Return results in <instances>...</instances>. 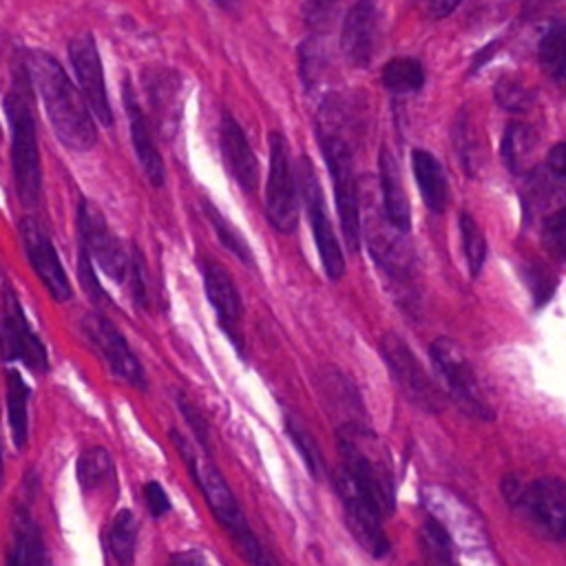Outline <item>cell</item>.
<instances>
[{"instance_id": "48", "label": "cell", "mask_w": 566, "mask_h": 566, "mask_svg": "<svg viewBox=\"0 0 566 566\" xmlns=\"http://www.w3.org/2000/svg\"><path fill=\"white\" fill-rule=\"evenodd\" d=\"M546 161H548L551 172H555L557 177H564V179H566V142L555 144V146L548 150Z\"/></svg>"}, {"instance_id": "38", "label": "cell", "mask_w": 566, "mask_h": 566, "mask_svg": "<svg viewBox=\"0 0 566 566\" xmlns=\"http://www.w3.org/2000/svg\"><path fill=\"white\" fill-rule=\"evenodd\" d=\"M495 102L511 113L526 111L533 104V93L515 77H500L493 86Z\"/></svg>"}, {"instance_id": "32", "label": "cell", "mask_w": 566, "mask_h": 566, "mask_svg": "<svg viewBox=\"0 0 566 566\" xmlns=\"http://www.w3.org/2000/svg\"><path fill=\"white\" fill-rule=\"evenodd\" d=\"M539 66L562 88H566V22L551 27L539 40L537 49Z\"/></svg>"}, {"instance_id": "3", "label": "cell", "mask_w": 566, "mask_h": 566, "mask_svg": "<svg viewBox=\"0 0 566 566\" xmlns=\"http://www.w3.org/2000/svg\"><path fill=\"white\" fill-rule=\"evenodd\" d=\"M29 82L31 80L22 69L13 73L11 88L7 91L4 97V111L11 130V166L15 190L22 206L35 208L42 199V170Z\"/></svg>"}, {"instance_id": "23", "label": "cell", "mask_w": 566, "mask_h": 566, "mask_svg": "<svg viewBox=\"0 0 566 566\" xmlns=\"http://www.w3.org/2000/svg\"><path fill=\"white\" fill-rule=\"evenodd\" d=\"M219 148L223 164L232 179L245 190L252 192L259 181V164L256 157L245 139L243 128L237 124V119L228 113L221 115L219 122Z\"/></svg>"}, {"instance_id": "26", "label": "cell", "mask_w": 566, "mask_h": 566, "mask_svg": "<svg viewBox=\"0 0 566 566\" xmlns=\"http://www.w3.org/2000/svg\"><path fill=\"white\" fill-rule=\"evenodd\" d=\"M411 168H413V177L424 206L431 212L442 214L449 203V181L442 164L429 150L416 148L411 153Z\"/></svg>"}, {"instance_id": "49", "label": "cell", "mask_w": 566, "mask_h": 566, "mask_svg": "<svg viewBox=\"0 0 566 566\" xmlns=\"http://www.w3.org/2000/svg\"><path fill=\"white\" fill-rule=\"evenodd\" d=\"M168 566H210V562L199 551H184V553H175Z\"/></svg>"}, {"instance_id": "18", "label": "cell", "mask_w": 566, "mask_h": 566, "mask_svg": "<svg viewBox=\"0 0 566 566\" xmlns=\"http://www.w3.org/2000/svg\"><path fill=\"white\" fill-rule=\"evenodd\" d=\"M82 332L99 349V354L104 356V360L108 363V367L115 376H119L122 380H126L133 387L146 389V374H144L137 356L133 354L126 338L119 334V329L108 318H104L102 314H88L82 321Z\"/></svg>"}, {"instance_id": "5", "label": "cell", "mask_w": 566, "mask_h": 566, "mask_svg": "<svg viewBox=\"0 0 566 566\" xmlns=\"http://www.w3.org/2000/svg\"><path fill=\"white\" fill-rule=\"evenodd\" d=\"M506 504L526 517L548 539H566V482L553 475L522 482L506 475L502 482Z\"/></svg>"}, {"instance_id": "6", "label": "cell", "mask_w": 566, "mask_h": 566, "mask_svg": "<svg viewBox=\"0 0 566 566\" xmlns=\"http://www.w3.org/2000/svg\"><path fill=\"white\" fill-rule=\"evenodd\" d=\"M316 139L332 177L336 212H338L340 230L345 237V245L349 248V252H358L363 232H360V208H358L352 142L325 130H316Z\"/></svg>"}, {"instance_id": "8", "label": "cell", "mask_w": 566, "mask_h": 566, "mask_svg": "<svg viewBox=\"0 0 566 566\" xmlns=\"http://www.w3.org/2000/svg\"><path fill=\"white\" fill-rule=\"evenodd\" d=\"M429 356H431L436 371L444 380L447 391L469 416H473L478 420L495 418L493 409L489 407V402L480 389V382L473 374L471 363L467 360L464 352L460 349V345L455 340H451L447 336L436 338L429 345Z\"/></svg>"}, {"instance_id": "53", "label": "cell", "mask_w": 566, "mask_h": 566, "mask_svg": "<svg viewBox=\"0 0 566 566\" xmlns=\"http://www.w3.org/2000/svg\"><path fill=\"white\" fill-rule=\"evenodd\" d=\"M0 287H2V290H4V287H9V285H7V281H4V274H2V270H0Z\"/></svg>"}, {"instance_id": "21", "label": "cell", "mask_w": 566, "mask_h": 566, "mask_svg": "<svg viewBox=\"0 0 566 566\" xmlns=\"http://www.w3.org/2000/svg\"><path fill=\"white\" fill-rule=\"evenodd\" d=\"M144 91L148 95L150 113L159 130L166 137H172L181 119V77L170 69H146L144 71Z\"/></svg>"}, {"instance_id": "36", "label": "cell", "mask_w": 566, "mask_h": 566, "mask_svg": "<svg viewBox=\"0 0 566 566\" xmlns=\"http://www.w3.org/2000/svg\"><path fill=\"white\" fill-rule=\"evenodd\" d=\"M458 230H460V241H462V252H464V259H467L469 274L475 279V276H480L484 259H486L484 234H482L478 221L469 212H460Z\"/></svg>"}, {"instance_id": "33", "label": "cell", "mask_w": 566, "mask_h": 566, "mask_svg": "<svg viewBox=\"0 0 566 566\" xmlns=\"http://www.w3.org/2000/svg\"><path fill=\"white\" fill-rule=\"evenodd\" d=\"M382 86L394 95H409L424 86V69L413 57H394L382 66Z\"/></svg>"}, {"instance_id": "29", "label": "cell", "mask_w": 566, "mask_h": 566, "mask_svg": "<svg viewBox=\"0 0 566 566\" xmlns=\"http://www.w3.org/2000/svg\"><path fill=\"white\" fill-rule=\"evenodd\" d=\"M115 478V462L104 447H86L77 458V482L82 491H97Z\"/></svg>"}, {"instance_id": "34", "label": "cell", "mask_w": 566, "mask_h": 566, "mask_svg": "<svg viewBox=\"0 0 566 566\" xmlns=\"http://www.w3.org/2000/svg\"><path fill=\"white\" fill-rule=\"evenodd\" d=\"M108 546L119 566H133L135 546H137V520L128 509H122L115 515L111 524Z\"/></svg>"}, {"instance_id": "28", "label": "cell", "mask_w": 566, "mask_h": 566, "mask_svg": "<svg viewBox=\"0 0 566 566\" xmlns=\"http://www.w3.org/2000/svg\"><path fill=\"white\" fill-rule=\"evenodd\" d=\"M537 148L535 130L524 122H511L502 135V159L511 172H522L528 168L531 155Z\"/></svg>"}, {"instance_id": "2", "label": "cell", "mask_w": 566, "mask_h": 566, "mask_svg": "<svg viewBox=\"0 0 566 566\" xmlns=\"http://www.w3.org/2000/svg\"><path fill=\"white\" fill-rule=\"evenodd\" d=\"M170 438H172L177 451L181 453L184 464L190 469L195 482L199 484V489H201V493H203L212 515L217 517V522L228 531L230 539L234 542L237 553L250 566H279L268 555V551L261 546L256 535L250 531V526H248V522L243 517V511H241L232 489L228 486L226 478L219 473V469L212 462L201 460L177 431H170Z\"/></svg>"}, {"instance_id": "27", "label": "cell", "mask_w": 566, "mask_h": 566, "mask_svg": "<svg viewBox=\"0 0 566 566\" xmlns=\"http://www.w3.org/2000/svg\"><path fill=\"white\" fill-rule=\"evenodd\" d=\"M29 387L18 371H7V418L13 444L24 449L29 438Z\"/></svg>"}, {"instance_id": "52", "label": "cell", "mask_w": 566, "mask_h": 566, "mask_svg": "<svg viewBox=\"0 0 566 566\" xmlns=\"http://www.w3.org/2000/svg\"><path fill=\"white\" fill-rule=\"evenodd\" d=\"M2 475H4V462H2V442H0V486H2Z\"/></svg>"}, {"instance_id": "46", "label": "cell", "mask_w": 566, "mask_h": 566, "mask_svg": "<svg viewBox=\"0 0 566 566\" xmlns=\"http://www.w3.org/2000/svg\"><path fill=\"white\" fill-rule=\"evenodd\" d=\"M144 497H146V506L155 517H161L168 509H170V500L166 495V491L161 489L159 482H146L144 486Z\"/></svg>"}, {"instance_id": "20", "label": "cell", "mask_w": 566, "mask_h": 566, "mask_svg": "<svg viewBox=\"0 0 566 566\" xmlns=\"http://www.w3.org/2000/svg\"><path fill=\"white\" fill-rule=\"evenodd\" d=\"M199 268H201L208 301L217 312V321H219L221 329L228 334V338L234 343V347L239 352H243V336H241L243 303H241L239 290L234 287L230 274L214 261L203 259Z\"/></svg>"}, {"instance_id": "4", "label": "cell", "mask_w": 566, "mask_h": 566, "mask_svg": "<svg viewBox=\"0 0 566 566\" xmlns=\"http://www.w3.org/2000/svg\"><path fill=\"white\" fill-rule=\"evenodd\" d=\"M338 451L343 458V469L369 495L382 517L391 515L396 506L394 475L387 453L376 444L367 427L338 429Z\"/></svg>"}, {"instance_id": "43", "label": "cell", "mask_w": 566, "mask_h": 566, "mask_svg": "<svg viewBox=\"0 0 566 566\" xmlns=\"http://www.w3.org/2000/svg\"><path fill=\"white\" fill-rule=\"evenodd\" d=\"M323 69V53L318 49V44L314 40H307L303 44L301 51V73H303V82L307 86H312L318 77V71Z\"/></svg>"}, {"instance_id": "39", "label": "cell", "mask_w": 566, "mask_h": 566, "mask_svg": "<svg viewBox=\"0 0 566 566\" xmlns=\"http://www.w3.org/2000/svg\"><path fill=\"white\" fill-rule=\"evenodd\" d=\"M539 232H542L544 248L553 256L566 259V206L544 217L539 221Z\"/></svg>"}, {"instance_id": "35", "label": "cell", "mask_w": 566, "mask_h": 566, "mask_svg": "<svg viewBox=\"0 0 566 566\" xmlns=\"http://www.w3.org/2000/svg\"><path fill=\"white\" fill-rule=\"evenodd\" d=\"M203 212H206V217L210 219V226H212V230L217 232L219 243H221L228 252H232L241 263H245L248 268H254L252 250H250L248 241L239 234V230L232 228L230 221H228L210 201H203Z\"/></svg>"}, {"instance_id": "10", "label": "cell", "mask_w": 566, "mask_h": 566, "mask_svg": "<svg viewBox=\"0 0 566 566\" xmlns=\"http://www.w3.org/2000/svg\"><path fill=\"white\" fill-rule=\"evenodd\" d=\"M380 354L382 360L402 391V396L418 409L427 413H436L442 409V396L411 347L396 334H385L380 338Z\"/></svg>"}, {"instance_id": "15", "label": "cell", "mask_w": 566, "mask_h": 566, "mask_svg": "<svg viewBox=\"0 0 566 566\" xmlns=\"http://www.w3.org/2000/svg\"><path fill=\"white\" fill-rule=\"evenodd\" d=\"M2 321H0V345L9 360H22L33 371H44L49 367L46 349L38 334L31 329L22 305L11 287L2 292Z\"/></svg>"}, {"instance_id": "25", "label": "cell", "mask_w": 566, "mask_h": 566, "mask_svg": "<svg viewBox=\"0 0 566 566\" xmlns=\"http://www.w3.org/2000/svg\"><path fill=\"white\" fill-rule=\"evenodd\" d=\"M378 177H380V195H382V212L385 217L402 232H409L411 226V208L407 192L402 188V175L396 157L382 148L378 155Z\"/></svg>"}, {"instance_id": "17", "label": "cell", "mask_w": 566, "mask_h": 566, "mask_svg": "<svg viewBox=\"0 0 566 566\" xmlns=\"http://www.w3.org/2000/svg\"><path fill=\"white\" fill-rule=\"evenodd\" d=\"M69 60L75 71V77L80 82L82 95L97 117L99 124L111 126L113 124V108L108 102L106 93V82H104V71H102V60L97 53V44L91 33H82L71 40L69 44Z\"/></svg>"}, {"instance_id": "16", "label": "cell", "mask_w": 566, "mask_h": 566, "mask_svg": "<svg viewBox=\"0 0 566 566\" xmlns=\"http://www.w3.org/2000/svg\"><path fill=\"white\" fill-rule=\"evenodd\" d=\"M382 38V7L378 0H356L340 31V51L352 66H369Z\"/></svg>"}, {"instance_id": "13", "label": "cell", "mask_w": 566, "mask_h": 566, "mask_svg": "<svg viewBox=\"0 0 566 566\" xmlns=\"http://www.w3.org/2000/svg\"><path fill=\"white\" fill-rule=\"evenodd\" d=\"M360 232L367 241L369 254L376 265L394 279H407L413 274L416 268V252L407 232L398 230L385 212L367 210L365 221H360Z\"/></svg>"}, {"instance_id": "45", "label": "cell", "mask_w": 566, "mask_h": 566, "mask_svg": "<svg viewBox=\"0 0 566 566\" xmlns=\"http://www.w3.org/2000/svg\"><path fill=\"white\" fill-rule=\"evenodd\" d=\"M462 0H411L413 9L427 20H442L451 15Z\"/></svg>"}, {"instance_id": "30", "label": "cell", "mask_w": 566, "mask_h": 566, "mask_svg": "<svg viewBox=\"0 0 566 566\" xmlns=\"http://www.w3.org/2000/svg\"><path fill=\"white\" fill-rule=\"evenodd\" d=\"M566 206V190H562L553 179L548 177H533L526 184L524 192V210L531 219H544L551 212Z\"/></svg>"}, {"instance_id": "19", "label": "cell", "mask_w": 566, "mask_h": 566, "mask_svg": "<svg viewBox=\"0 0 566 566\" xmlns=\"http://www.w3.org/2000/svg\"><path fill=\"white\" fill-rule=\"evenodd\" d=\"M20 239L27 252V259L49 294L55 301H69L71 298V283L66 279V272L60 263V256L51 243V239L44 234V230L33 219L20 221Z\"/></svg>"}, {"instance_id": "42", "label": "cell", "mask_w": 566, "mask_h": 566, "mask_svg": "<svg viewBox=\"0 0 566 566\" xmlns=\"http://www.w3.org/2000/svg\"><path fill=\"white\" fill-rule=\"evenodd\" d=\"M77 274H80V281L86 290V294L99 303V301H106V294L97 281V274H95V265H93V259L91 254L80 245V261H77Z\"/></svg>"}, {"instance_id": "14", "label": "cell", "mask_w": 566, "mask_h": 566, "mask_svg": "<svg viewBox=\"0 0 566 566\" xmlns=\"http://www.w3.org/2000/svg\"><path fill=\"white\" fill-rule=\"evenodd\" d=\"M77 232L80 245L91 254L93 263H97L113 281L124 283L128 276L130 254L124 252L102 212L86 199L77 201Z\"/></svg>"}, {"instance_id": "31", "label": "cell", "mask_w": 566, "mask_h": 566, "mask_svg": "<svg viewBox=\"0 0 566 566\" xmlns=\"http://www.w3.org/2000/svg\"><path fill=\"white\" fill-rule=\"evenodd\" d=\"M11 546L18 548L24 566H51L44 537H42L38 524L24 511L18 513V517H15Z\"/></svg>"}, {"instance_id": "50", "label": "cell", "mask_w": 566, "mask_h": 566, "mask_svg": "<svg viewBox=\"0 0 566 566\" xmlns=\"http://www.w3.org/2000/svg\"><path fill=\"white\" fill-rule=\"evenodd\" d=\"M497 51V42H489L475 57H473V64H471V73H475V71H480L489 60H491V55Z\"/></svg>"}, {"instance_id": "1", "label": "cell", "mask_w": 566, "mask_h": 566, "mask_svg": "<svg viewBox=\"0 0 566 566\" xmlns=\"http://www.w3.org/2000/svg\"><path fill=\"white\" fill-rule=\"evenodd\" d=\"M27 71L35 84L55 137L71 150L86 153L95 146L97 133L86 99L80 97L60 62L44 51L27 53Z\"/></svg>"}, {"instance_id": "11", "label": "cell", "mask_w": 566, "mask_h": 566, "mask_svg": "<svg viewBox=\"0 0 566 566\" xmlns=\"http://www.w3.org/2000/svg\"><path fill=\"white\" fill-rule=\"evenodd\" d=\"M298 188L301 197L310 217V226L314 232V243L323 263V270L329 281H338L345 274V256L340 250V243L334 234V228L329 223L327 210H325V197L321 190V181L316 177V170L307 157H301L298 161Z\"/></svg>"}, {"instance_id": "24", "label": "cell", "mask_w": 566, "mask_h": 566, "mask_svg": "<svg viewBox=\"0 0 566 566\" xmlns=\"http://www.w3.org/2000/svg\"><path fill=\"white\" fill-rule=\"evenodd\" d=\"M318 394L323 398L325 409L338 418V429H352V427H365L363 405L358 398L356 387L336 369H325L318 378Z\"/></svg>"}, {"instance_id": "12", "label": "cell", "mask_w": 566, "mask_h": 566, "mask_svg": "<svg viewBox=\"0 0 566 566\" xmlns=\"http://www.w3.org/2000/svg\"><path fill=\"white\" fill-rule=\"evenodd\" d=\"M334 486L345 511V522L356 542L371 557H385L389 553V539L382 531V513L378 511V506L343 467L336 471Z\"/></svg>"}, {"instance_id": "47", "label": "cell", "mask_w": 566, "mask_h": 566, "mask_svg": "<svg viewBox=\"0 0 566 566\" xmlns=\"http://www.w3.org/2000/svg\"><path fill=\"white\" fill-rule=\"evenodd\" d=\"M128 285H130V294L135 298V303L146 305V292H144V268L137 254H130V265H128V276H126Z\"/></svg>"}, {"instance_id": "41", "label": "cell", "mask_w": 566, "mask_h": 566, "mask_svg": "<svg viewBox=\"0 0 566 566\" xmlns=\"http://www.w3.org/2000/svg\"><path fill=\"white\" fill-rule=\"evenodd\" d=\"M524 281L533 294V301L535 305H542L546 303L551 296H553V290H555V281L548 276L546 270L537 268V265H531L524 270Z\"/></svg>"}, {"instance_id": "9", "label": "cell", "mask_w": 566, "mask_h": 566, "mask_svg": "<svg viewBox=\"0 0 566 566\" xmlns=\"http://www.w3.org/2000/svg\"><path fill=\"white\" fill-rule=\"evenodd\" d=\"M270 170L265 184V214L270 226L290 234L298 221V197H296V179L290 164L287 142L281 133H270Z\"/></svg>"}, {"instance_id": "51", "label": "cell", "mask_w": 566, "mask_h": 566, "mask_svg": "<svg viewBox=\"0 0 566 566\" xmlns=\"http://www.w3.org/2000/svg\"><path fill=\"white\" fill-rule=\"evenodd\" d=\"M214 2H217V4H221V7H226V9H232L239 0H214Z\"/></svg>"}, {"instance_id": "22", "label": "cell", "mask_w": 566, "mask_h": 566, "mask_svg": "<svg viewBox=\"0 0 566 566\" xmlns=\"http://www.w3.org/2000/svg\"><path fill=\"white\" fill-rule=\"evenodd\" d=\"M122 102H124V111L128 117V128H130V142L135 148V155L142 164V170L146 175V179L155 186L161 188L166 181V168H164V159L157 153L155 139L150 135V126L148 119L133 93V86L128 80H124L122 84Z\"/></svg>"}, {"instance_id": "7", "label": "cell", "mask_w": 566, "mask_h": 566, "mask_svg": "<svg viewBox=\"0 0 566 566\" xmlns=\"http://www.w3.org/2000/svg\"><path fill=\"white\" fill-rule=\"evenodd\" d=\"M420 502L431 517L451 539L467 553L482 551L486 546V535L480 515L451 489L440 484H424L420 489Z\"/></svg>"}, {"instance_id": "44", "label": "cell", "mask_w": 566, "mask_h": 566, "mask_svg": "<svg viewBox=\"0 0 566 566\" xmlns=\"http://www.w3.org/2000/svg\"><path fill=\"white\" fill-rule=\"evenodd\" d=\"M179 411H181V416L186 418V424L192 429V433H195V438H197V442L203 447V451H208L210 449V444H208V424H206V420H203V416L197 411V407L188 400V398H179Z\"/></svg>"}, {"instance_id": "40", "label": "cell", "mask_w": 566, "mask_h": 566, "mask_svg": "<svg viewBox=\"0 0 566 566\" xmlns=\"http://www.w3.org/2000/svg\"><path fill=\"white\" fill-rule=\"evenodd\" d=\"M340 2L343 0H303V4H301L303 20L312 29H325L332 22V18L336 15Z\"/></svg>"}, {"instance_id": "37", "label": "cell", "mask_w": 566, "mask_h": 566, "mask_svg": "<svg viewBox=\"0 0 566 566\" xmlns=\"http://www.w3.org/2000/svg\"><path fill=\"white\" fill-rule=\"evenodd\" d=\"M285 433L290 436L294 449L298 451V455L303 458L307 471L314 475V478H321L323 475V458H321V451L314 442V438L310 436V431L296 420V418H285Z\"/></svg>"}]
</instances>
